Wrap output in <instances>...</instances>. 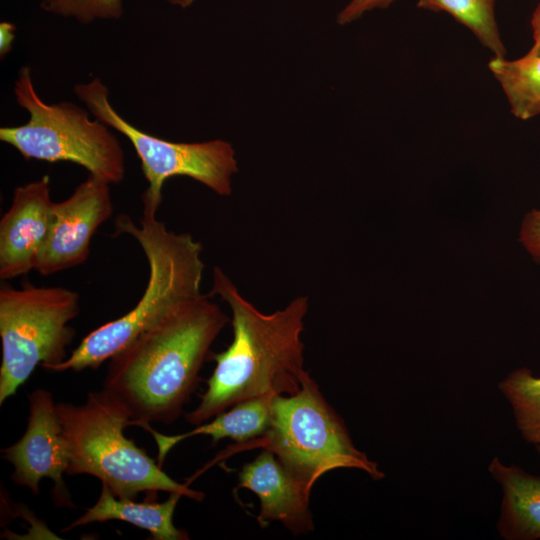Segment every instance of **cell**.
<instances>
[{
    "label": "cell",
    "mask_w": 540,
    "mask_h": 540,
    "mask_svg": "<svg viewBox=\"0 0 540 540\" xmlns=\"http://www.w3.org/2000/svg\"><path fill=\"white\" fill-rule=\"evenodd\" d=\"M228 321L219 305L201 293L172 308L110 358L104 388L129 408L130 425L178 419Z\"/></svg>",
    "instance_id": "cell-1"
},
{
    "label": "cell",
    "mask_w": 540,
    "mask_h": 540,
    "mask_svg": "<svg viewBox=\"0 0 540 540\" xmlns=\"http://www.w3.org/2000/svg\"><path fill=\"white\" fill-rule=\"evenodd\" d=\"M211 295H218L232 313L233 340L213 355L215 369L198 406L185 414L203 424L249 399L292 395L309 374L304 369L301 335L308 298L299 296L284 308L266 314L245 299L219 267L213 270Z\"/></svg>",
    "instance_id": "cell-2"
},
{
    "label": "cell",
    "mask_w": 540,
    "mask_h": 540,
    "mask_svg": "<svg viewBox=\"0 0 540 540\" xmlns=\"http://www.w3.org/2000/svg\"><path fill=\"white\" fill-rule=\"evenodd\" d=\"M118 233L133 237L149 265L138 303L125 315L90 332L63 362L50 371L96 369L181 302L201 294L202 245L189 233L169 231L157 215L143 214L139 225L128 215L115 219Z\"/></svg>",
    "instance_id": "cell-3"
},
{
    "label": "cell",
    "mask_w": 540,
    "mask_h": 540,
    "mask_svg": "<svg viewBox=\"0 0 540 540\" xmlns=\"http://www.w3.org/2000/svg\"><path fill=\"white\" fill-rule=\"evenodd\" d=\"M57 414L68 452L66 474H88L106 484L118 498L135 499L145 492L180 493L201 501L205 494L167 475L143 449L124 435L132 414L115 394L103 388L89 392L80 405L57 403Z\"/></svg>",
    "instance_id": "cell-4"
},
{
    "label": "cell",
    "mask_w": 540,
    "mask_h": 540,
    "mask_svg": "<svg viewBox=\"0 0 540 540\" xmlns=\"http://www.w3.org/2000/svg\"><path fill=\"white\" fill-rule=\"evenodd\" d=\"M258 446L272 451L310 491L322 475L338 468L384 478L377 464L355 447L342 418L309 374L298 392L272 397L267 431L245 443L247 448Z\"/></svg>",
    "instance_id": "cell-5"
},
{
    "label": "cell",
    "mask_w": 540,
    "mask_h": 540,
    "mask_svg": "<svg viewBox=\"0 0 540 540\" xmlns=\"http://www.w3.org/2000/svg\"><path fill=\"white\" fill-rule=\"evenodd\" d=\"M14 95L29 120L19 126L1 127L0 140L24 159L75 163L110 185L124 179V151L110 127L96 118L92 120L73 103L44 102L35 90L29 66L19 69Z\"/></svg>",
    "instance_id": "cell-6"
},
{
    "label": "cell",
    "mask_w": 540,
    "mask_h": 540,
    "mask_svg": "<svg viewBox=\"0 0 540 540\" xmlns=\"http://www.w3.org/2000/svg\"><path fill=\"white\" fill-rule=\"evenodd\" d=\"M79 302V294L65 287L1 285V405L37 366L49 370L67 358L75 335L69 323L79 314Z\"/></svg>",
    "instance_id": "cell-7"
},
{
    "label": "cell",
    "mask_w": 540,
    "mask_h": 540,
    "mask_svg": "<svg viewBox=\"0 0 540 540\" xmlns=\"http://www.w3.org/2000/svg\"><path fill=\"white\" fill-rule=\"evenodd\" d=\"M74 93L96 119L124 135L132 144L148 183L142 195L143 214H157L163 186L174 176L190 177L220 196L231 195L232 176L238 172V165L229 142L221 139L172 142L144 132L112 107L109 90L97 77L76 84Z\"/></svg>",
    "instance_id": "cell-8"
},
{
    "label": "cell",
    "mask_w": 540,
    "mask_h": 540,
    "mask_svg": "<svg viewBox=\"0 0 540 540\" xmlns=\"http://www.w3.org/2000/svg\"><path fill=\"white\" fill-rule=\"evenodd\" d=\"M112 213L110 184L90 175L67 199L53 203L35 271L47 276L85 263L92 237Z\"/></svg>",
    "instance_id": "cell-9"
},
{
    "label": "cell",
    "mask_w": 540,
    "mask_h": 540,
    "mask_svg": "<svg viewBox=\"0 0 540 540\" xmlns=\"http://www.w3.org/2000/svg\"><path fill=\"white\" fill-rule=\"evenodd\" d=\"M29 413L23 436L2 449V458L13 466L11 479L39 494V483L47 477L54 482V497L60 505H70L63 482L68 452L57 414V403L50 391L38 388L28 396Z\"/></svg>",
    "instance_id": "cell-10"
},
{
    "label": "cell",
    "mask_w": 540,
    "mask_h": 540,
    "mask_svg": "<svg viewBox=\"0 0 540 540\" xmlns=\"http://www.w3.org/2000/svg\"><path fill=\"white\" fill-rule=\"evenodd\" d=\"M53 201L48 175L14 189L0 220V279L11 280L35 270L48 235Z\"/></svg>",
    "instance_id": "cell-11"
},
{
    "label": "cell",
    "mask_w": 540,
    "mask_h": 540,
    "mask_svg": "<svg viewBox=\"0 0 540 540\" xmlns=\"http://www.w3.org/2000/svg\"><path fill=\"white\" fill-rule=\"evenodd\" d=\"M238 487L252 491L259 499L257 516L261 527L280 522L294 535L314 529L310 512V493L278 460L264 449L253 461L246 463L238 474Z\"/></svg>",
    "instance_id": "cell-12"
},
{
    "label": "cell",
    "mask_w": 540,
    "mask_h": 540,
    "mask_svg": "<svg viewBox=\"0 0 540 540\" xmlns=\"http://www.w3.org/2000/svg\"><path fill=\"white\" fill-rule=\"evenodd\" d=\"M489 473L502 490L500 536L507 540L540 539V477L494 457Z\"/></svg>",
    "instance_id": "cell-13"
},
{
    "label": "cell",
    "mask_w": 540,
    "mask_h": 540,
    "mask_svg": "<svg viewBox=\"0 0 540 540\" xmlns=\"http://www.w3.org/2000/svg\"><path fill=\"white\" fill-rule=\"evenodd\" d=\"M101 484L96 503L63 531L94 522L119 520L149 531L155 540L189 539L188 534L173 523L174 511L182 494L170 493L161 503L147 498L144 502H135L134 499L116 497L106 484Z\"/></svg>",
    "instance_id": "cell-14"
},
{
    "label": "cell",
    "mask_w": 540,
    "mask_h": 540,
    "mask_svg": "<svg viewBox=\"0 0 540 540\" xmlns=\"http://www.w3.org/2000/svg\"><path fill=\"white\" fill-rule=\"evenodd\" d=\"M273 397V396H272ZM272 397L265 396L242 401L212 418L211 422L197 425L191 431L177 435H164L154 430L149 423L140 427L154 438L158 448L157 462L162 464L167 454L181 441L196 435H208L216 443L230 438L239 444L261 437L270 424V403Z\"/></svg>",
    "instance_id": "cell-15"
},
{
    "label": "cell",
    "mask_w": 540,
    "mask_h": 540,
    "mask_svg": "<svg viewBox=\"0 0 540 540\" xmlns=\"http://www.w3.org/2000/svg\"><path fill=\"white\" fill-rule=\"evenodd\" d=\"M488 66L515 117L528 120L540 114V56L528 52L516 60L494 57Z\"/></svg>",
    "instance_id": "cell-16"
},
{
    "label": "cell",
    "mask_w": 540,
    "mask_h": 540,
    "mask_svg": "<svg viewBox=\"0 0 540 540\" xmlns=\"http://www.w3.org/2000/svg\"><path fill=\"white\" fill-rule=\"evenodd\" d=\"M495 3L496 0H418L417 7L450 14L472 31L495 57L504 58L506 49L495 19Z\"/></svg>",
    "instance_id": "cell-17"
},
{
    "label": "cell",
    "mask_w": 540,
    "mask_h": 540,
    "mask_svg": "<svg viewBox=\"0 0 540 540\" xmlns=\"http://www.w3.org/2000/svg\"><path fill=\"white\" fill-rule=\"evenodd\" d=\"M510 403L522 437L535 446L540 444V377L527 368L516 369L498 385Z\"/></svg>",
    "instance_id": "cell-18"
},
{
    "label": "cell",
    "mask_w": 540,
    "mask_h": 540,
    "mask_svg": "<svg viewBox=\"0 0 540 540\" xmlns=\"http://www.w3.org/2000/svg\"><path fill=\"white\" fill-rule=\"evenodd\" d=\"M40 7L47 13L74 18L82 24L119 19L123 14V0H43Z\"/></svg>",
    "instance_id": "cell-19"
},
{
    "label": "cell",
    "mask_w": 540,
    "mask_h": 540,
    "mask_svg": "<svg viewBox=\"0 0 540 540\" xmlns=\"http://www.w3.org/2000/svg\"><path fill=\"white\" fill-rule=\"evenodd\" d=\"M520 241L534 259L540 261V210L526 214L520 229Z\"/></svg>",
    "instance_id": "cell-20"
},
{
    "label": "cell",
    "mask_w": 540,
    "mask_h": 540,
    "mask_svg": "<svg viewBox=\"0 0 540 540\" xmlns=\"http://www.w3.org/2000/svg\"><path fill=\"white\" fill-rule=\"evenodd\" d=\"M395 0H351L337 15V23L345 25L375 8H386Z\"/></svg>",
    "instance_id": "cell-21"
},
{
    "label": "cell",
    "mask_w": 540,
    "mask_h": 540,
    "mask_svg": "<svg viewBox=\"0 0 540 540\" xmlns=\"http://www.w3.org/2000/svg\"><path fill=\"white\" fill-rule=\"evenodd\" d=\"M16 26L7 21L0 23V56L5 57L12 49Z\"/></svg>",
    "instance_id": "cell-22"
},
{
    "label": "cell",
    "mask_w": 540,
    "mask_h": 540,
    "mask_svg": "<svg viewBox=\"0 0 540 540\" xmlns=\"http://www.w3.org/2000/svg\"><path fill=\"white\" fill-rule=\"evenodd\" d=\"M531 26L533 30L534 44L529 52L531 54L540 56V3L533 12Z\"/></svg>",
    "instance_id": "cell-23"
},
{
    "label": "cell",
    "mask_w": 540,
    "mask_h": 540,
    "mask_svg": "<svg viewBox=\"0 0 540 540\" xmlns=\"http://www.w3.org/2000/svg\"><path fill=\"white\" fill-rule=\"evenodd\" d=\"M167 3L173 5V6H177V7H180V8H188L190 7L195 0H165Z\"/></svg>",
    "instance_id": "cell-24"
},
{
    "label": "cell",
    "mask_w": 540,
    "mask_h": 540,
    "mask_svg": "<svg viewBox=\"0 0 540 540\" xmlns=\"http://www.w3.org/2000/svg\"><path fill=\"white\" fill-rule=\"evenodd\" d=\"M536 448H537V450H538L539 453H540V444L536 445Z\"/></svg>",
    "instance_id": "cell-25"
}]
</instances>
